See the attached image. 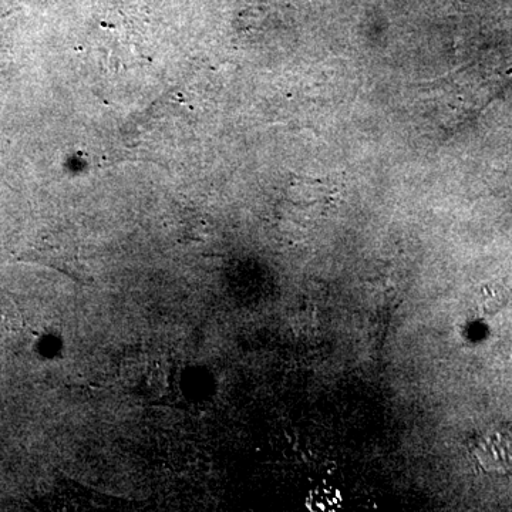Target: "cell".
<instances>
[{
	"mask_svg": "<svg viewBox=\"0 0 512 512\" xmlns=\"http://www.w3.org/2000/svg\"><path fill=\"white\" fill-rule=\"evenodd\" d=\"M471 453L480 466L491 473L512 471V433L507 429H490L471 443Z\"/></svg>",
	"mask_w": 512,
	"mask_h": 512,
	"instance_id": "cell-1",
	"label": "cell"
}]
</instances>
